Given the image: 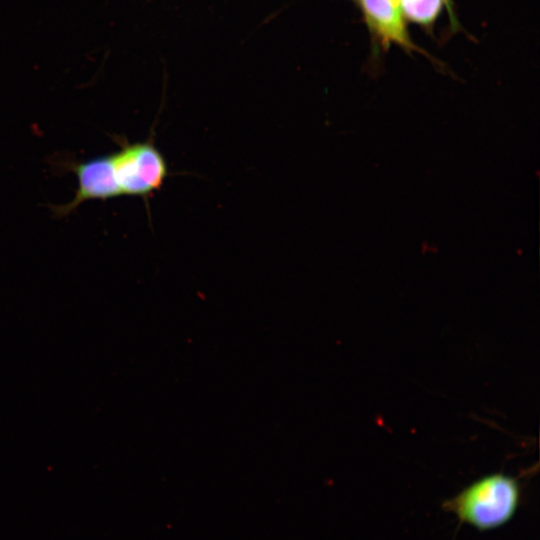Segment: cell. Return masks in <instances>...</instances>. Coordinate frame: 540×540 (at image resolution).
Masks as SVG:
<instances>
[{
  "instance_id": "7a4b0ae2",
  "label": "cell",
  "mask_w": 540,
  "mask_h": 540,
  "mask_svg": "<svg viewBox=\"0 0 540 540\" xmlns=\"http://www.w3.org/2000/svg\"><path fill=\"white\" fill-rule=\"evenodd\" d=\"M111 153L121 195L147 197L159 190L168 175L167 163L150 141L129 143Z\"/></svg>"
},
{
  "instance_id": "6da1fadb",
  "label": "cell",
  "mask_w": 540,
  "mask_h": 540,
  "mask_svg": "<svg viewBox=\"0 0 540 540\" xmlns=\"http://www.w3.org/2000/svg\"><path fill=\"white\" fill-rule=\"evenodd\" d=\"M521 500V487L515 477L503 473L486 475L443 502L464 523L479 530L498 528L516 513Z\"/></svg>"
},
{
  "instance_id": "277c9868",
  "label": "cell",
  "mask_w": 540,
  "mask_h": 540,
  "mask_svg": "<svg viewBox=\"0 0 540 540\" xmlns=\"http://www.w3.org/2000/svg\"><path fill=\"white\" fill-rule=\"evenodd\" d=\"M367 23L382 42L398 43L407 48L409 40L400 0H360Z\"/></svg>"
},
{
  "instance_id": "5b68a950",
  "label": "cell",
  "mask_w": 540,
  "mask_h": 540,
  "mask_svg": "<svg viewBox=\"0 0 540 540\" xmlns=\"http://www.w3.org/2000/svg\"><path fill=\"white\" fill-rule=\"evenodd\" d=\"M444 0H400L401 9L411 20L428 24L439 13Z\"/></svg>"
},
{
  "instance_id": "3957f363",
  "label": "cell",
  "mask_w": 540,
  "mask_h": 540,
  "mask_svg": "<svg viewBox=\"0 0 540 540\" xmlns=\"http://www.w3.org/2000/svg\"><path fill=\"white\" fill-rule=\"evenodd\" d=\"M70 169L76 175L78 187L70 202L52 208L55 215L66 216L89 200L104 201L121 195L111 154L73 163Z\"/></svg>"
}]
</instances>
